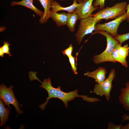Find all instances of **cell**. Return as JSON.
<instances>
[{"mask_svg":"<svg viewBox=\"0 0 129 129\" xmlns=\"http://www.w3.org/2000/svg\"><path fill=\"white\" fill-rule=\"evenodd\" d=\"M107 70L106 68L100 67L91 72L87 71L84 74L86 76L93 78L95 81L98 84L102 83L106 78Z\"/></svg>","mask_w":129,"mask_h":129,"instance_id":"obj_9","label":"cell"},{"mask_svg":"<svg viewBox=\"0 0 129 129\" xmlns=\"http://www.w3.org/2000/svg\"><path fill=\"white\" fill-rule=\"evenodd\" d=\"M78 0H73V2L70 6L67 7L61 6L56 1H53L51 3V9L50 11L54 12H57L60 11H66L69 13L74 12L75 10L79 6L80 3H77Z\"/></svg>","mask_w":129,"mask_h":129,"instance_id":"obj_11","label":"cell"},{"mask_svg":"<svg viewBox=\"0 0 129 129\" xmlns=\"http://www.w3.org/2000/svg\"><path fill=\"white\" fill-rule=\"evenodd\" d=\"M37 73L36 72L30 71L28 74V76L31 81L36 80L39 81L42 85L39 87L45 89L48 92V97L46 99V101L39 106V107L42 110L45 109V106L47 104L49 100L53 98H57L61 100L66 108L68 107V102L74 100L76 97L82 98L83 101L90 102H99L101 101L99 98L89 97L86 95H79L78 94V90L77 89L69 92L63 91L61 90L59 86L57 88L54 87L52 86L50 77L48 79H45L43 82L40 81L36 76Z\"/></svg>","mask_w":129,"mask_h":129,"instance_id":"obj_1","label":"cell"},{"mask_svg":"<svg viewBox=\"0 0 129 129\" xmlns=\"http://www.w3.org/2000/svg\"><path fill=\"white\" fill-rule=\"evenodd\" d=\"M13 86L7 88L2 83L0 86V98L3 102L5 105L8 106L9 109H11L10 104L13 105L15 108L18 114L19 115L23 113V112L20 109L19 105L22 107V105L18 102L13 91Z\"/></svg>","mask_w":129,"mask_h":129,"instance_id":"obj_6","label":"cell"},{"mask_svg":"<svg viewBox=\"0 0 129 129\" xmlns=\"http://www.w3.org/2000/svg\"><path fill=\"white\" fill-rule=\"evenodd\" d=\"M93 0H86L78 1L80 5L74 10V12L78 15L79 20L89 17L91 16L92 12L99 8L94 7L92 3Z\"/></svg>","mask_w":129,"mask_h":129,"instance_id":"obj_8","label":"cell"},{"mask_svg":"<svg viewBox=\"0 0 129 129\" xmlns=\"http://www.w3.org/2000/svg\"><path fill=\"white\" fill-rule=\"evenodd\" d=\"M121 124L117 125L111 122H109L108 124V129H121Z\"/></svg>","mask_w":129,"mask_h":129,"instance_id":"obj_23","label":"cell"},{"mask_svg":"<svg viewBox=\"0 0 129 129\" xmlns=\"http://www.w3.org/2000/svg\"><path fill=\"white\" fill-rule=\"evenodd\" d=\"M126 13L116 17L114 20L103 24L97 23L95 30H103L108 32L114 38L118 34V29L120 24L127 19Z\"/></svg>","mask_w":129,"mask_h":129,"instance_id":"obj_7","label":"cell"},{"mask_svg":"<svg viewBox=\"0 0 129 129\" xmlns=\"http://www.w3.org/2000/svg\"><path fill=\"white\" fill-rule=\"evenodd\" d=\"M51 17L58 27L67 24L68 17L67 13L65 12L59 13L51 12Z\"/></svg>","mask_w":129,"mask_h":129,"instance_id":"obj_15","label":"cell"},{"mask_svg":"<svg viewBox=\"0 0 129 129\" xmlns=\"http://www.w3.org/2000/svg\"><path fill=\"white\" fill-rule=\"evenodd\" d=\"M121 45L119 47L118 50V54L120 62L122 65L126 68L128 67V63L126 60L129 55V47L126 44L122 46Z\"/></svg>","mask_w":129,"mask_h":129,"instance_id":"obj_14","label":"cell"},{"mask_svg":"<svg viewBox=\"0 0 129 129\" xmlns=\"http://www.w3.org/2000/svg\"><path fill=\"white\" fill-rule=\"evenodd\" d=\"M37 0L40 2L44 9L43 14L40 17L39 22L41 24L46 23L51 17V3L54 0H35L36 1Z\"/></svg>","mask_w":129,"mask_h":129,"instance_id":"obj_12","label":"cell"},{"mask_svg":"<svg viewBox=\"0 0 129 129\" xmlns=\"http://www.w3.org/2000/svg\"><path fill=\"white\" fill-rule=\"evenodd\" d=\"M114 38L122 44L124 42L129 39V32L122 34H118Z\"/></svg>","mask_w":129,"mask_h":129,"instance_id":"obj_19","label":"cell"},{"mask_svg":"<svg viewBox=\"0 0 129 129\" xmlns=\"http://www.w3.org/2000/svg\"><path fill=\"white\" fill-rule=\"evenodd\" d=\"M97 33L102 35L106 37L107 44L106 48L103 51L93 56V61L97 64L107 62L113 63L112 58V53L114 49L119 42L110 34L104 30H95L92 33V35Z\"/></svg>","mask_w":129,"mask_h":129,"instance_id":"obj_2","label":"cell"},{"mask_svg":"<svg viewBox=\"0 0 129 129\" xmlns=\"http://www.w3.org/2000/svg\"><path fill=\"white\" fill-rule=\"evenodd\" d=\"M4 44L0 47V56L1 57L4 56V54H6L11 57L12 55L10 52L11 49L9 48V46L11 44L7 42L4 41L3 42Z\"/></svg>","mask_w":129,"mask_h":129,"instance_id":"obj_18","label":"cell"},{"mask_svg":"<svg viewBox=\"0 0 129 129\" xmlns=\"http://www.w3.org/2000/svg\"><path fill=\"white\" fill-rule=\"evenodd\" d=\"M127 5V3L125 1L118 3L112 7H107L101 9L91 16L97 20L105 19L107 20L110 19H113L125 14Z\"/></svg>","mask_w":129,"mask_h":129,"instance_id":"obj_3","label":"cell"},{"mask_svg":"<svg viewBox=\"0 0 129 129\" xmlns=\"http://www.w3.org/2000/svg\"><path fill=\"white\" fill-rule=\"evenodd\" d=\"M105 0H95L93 4L94 7H98L100 9L104 8Z\"/></svg>","mask_w":129,"mask_h":129,"instance_id":"obj_22","label":"cell"},{"mask_svg":"<svg viewBox=\"0 0 129 129\" xmlns=\"http://www.w3.org/2000/svg\"><path fill=\"white\" fill-rule=\"evenodd\" d=\"M3 101L0 100V126H3L8 120V116L10 113L9 108H6Z\"/></svg>","mask_w":129,"mask_h":129,"instance_id":"obj_17","label":"cell"},{"mask_svg":"<svg viewBox=\"0 0 129 129\" xmlns=\"http://www.w3.org/2000/svg\"><path fill=\"white\" fill-rule=\"evenodd\" d=\"M115 77V70L112 69L110 71L107 78L102 83L95 84L92 92L100 97L104 96L106 100L109 101L113 88V82Z\"/></svg>","mask_w":129,"mask_h":129,"instance_id":"obj_4","label":"cell"},{"mask_svg":"<svg viewBox=\"0 0 129 129\" xmlns=\"http://www.w3.org/2000/svg\"><path fill=\"white\" fill-rule=\"evenodd\" d=\"M122 121H129V115L125 113L122 116Z\"/></svg>","mask_w":129,"mask_h":129,"instance_id":"obj_24","label":"cell"},{"mask_svg":"<svg viewBox=\"0 0 129 129\" xmlns=\"http://www.w3.org/2000/svg\"><path fill=\"white\" fill-rule=\"evenodd\" d=\"M126 13L127 17L126 20L127 22L129 23V3L127 5Z\"/></svg>","mask_w":129,"mask_h":129,"instance_id":"obj_25","label":"cell"},{"mask_svg":"<svg viewBox=\"0 0 129 129\" xmlns=\"http://www.w3.org/2000/svg\"><path fill=\"white\" fill-rule=\"evenodd\" d=\"M73 49V47L72 45L70 44L67 48L62 51V53L64 55L68 57L72 55Z\"/></svg>","mask_w":129,"mask_h":129,"instance_id":"obj_21","label":"cell"},{"mask_svg":"<svg viewBox=\"0 0 129 129\" xmlns=\"http://www.w3.org/2000/svg\"><path fill=\"white\" fill-rule=\"evenodd\" d=\"M68 58L73 73L76 75L77 74L78 72L77 70L76 66L75 65V57L72 55Z\"/></svg>","mask_w":129,"mask_h":129,"instance_id":"obj_20","label":"cell"},{"mask_svg":"<svg viewBox=\"0 0 129 129\" xmlns=\"http://www.w3.org/2000/svg\"><path fill=\"white\" fill-rule=\"evenodd\" d=\"M68 19L67 24L69 31L73 32L75 29V26L78 19V15L75 12H68L67 13Z\"/></svg>","mask_w":129,"mask_h":129,"instance_id":"obj_16","label":"cell"},{"mask_svg":"<svg viewBox=\"0 0 129 129\" xmlns=\"http://www.w3.org/2000/svg\"><path fill=\"white\" fill-rule=\"evenodd\" d=\"M118 101L126 110L129 111V81L125 84V87L120 89Z\"/></svg>","mask_w":129,"mask_h":129,"instance_id":"obj_10","label":"cell"},{"mask_svg":"<svg viewBox=\"0 0 129 129\" xmlns=\"http://www.w3.org/2000/svg\"><path fill=\"white\" fill-rule=\"evenodd\" d=\"M35 0H22L17 1H12L10 4V6L13 7L16 5L22 6L30 9L37 15L41 17L43 15V12L38 9L33 4V2Z\"/></svg>","mask_w":129,"mask_h":129,"instance_id":"obj_13","label":"cell"},{"mask_svg":"<svg viewBox=\"0 0 129 129\" xmlns=\"http://www.w3.org/2000/svg\"><path fill=\"white\" fill-rule=\"evenodd\" d=\"M83 0V1H85V0Z\"/></svg>","mask_w":129,"mask_h":129,"instance_id":"obj_27","label":"cell"},{"mask_svg":"<svg viewBox=\"0 0 129 129\" xmlns=\"http://www.w3.org/2000/svg\"><path fill=\"white\" fill-rule=\"evenodd\" d=\"M121 129H129V123L125 126H122Z\"/></svg>","mask_w":129,"mask_h":129,"instance_id":"obj_26","label":"cell"},{"mask_svg":"<svg viewBox=\"0 0 129 129\" xmlns=\"http://www.w3.org/2000/svg\"><path fill=\"white\" fill-rule=\"evenodd\" d=\"M80 21L77 31L75 35L79 44L81 43L85 35L92 33L95 30L96 24L101 21L96 20L91 16Z\"/></svg>","mask_w":129,"mask_h":129,"instance_id":"obj_5","label":"cell"}]
</instances>
